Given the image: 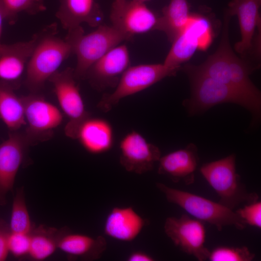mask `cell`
Segmentation results:
<instances>
[{
	"mask_svg": "<svg viewBox=\"0 0 261 261\" xmlns=\"http://www.w3.org/2000/svg\"><path fill=\"white\" fill-rule=\"evenodd\" d=\"M56 24L37 33L36 45L28 62L25 85L30 93H38L45 82L72 54L70 44L57 36Z\"/></svg>",
	"mask_w": 261,
	"mask_h": 261,
	"instance_id": "obj_1",
	"label": "cell"
},
{
	"mask_svg": "<svg viewBox=\"0 0 261 261\" xmlns=\"http://www.w3.org/2000/svg\"><path fill=\"white\" fill-rule=\"evenodd\" d=\"M156 187L169 203L180 206L195 218L214 225L219 231L227 226H233L238 230L246 227V224L235 212L218 202L161 183H157Z\"/></svg>",
	"mask_w": 261,
	"mask_h": 261,
	"instance_id": "obj_5",
	"label": "cell"
},
{
	"mask_svg": "<svg viewBox=\"0 0 261 261\" xmlns=\"http://www.w3.org/2000/svg\"><path fill=\"white\" fill-rule=\"evenodd\" d=\"M21 97L27 125L24 132L31 145L51 138L54 130L62 123L61 112L38 93Z\"/></svg>",
	"mask_w": 261,
	"mask_h": 261,
	"instance_id": "obj_9",
	"label": "cell"
},
{
	"mask_svg": "<svg viewBox=\"0 0 261 261\" xmlns=\"http://www.w3.org/2000/svg\"><path fill=\"white\" fill-rule=\"evenodd\" d=\"M130 63L127 46L119 44L93 63L87 70L85 79L98 91L115 88Z\"/></svg>",
	"mask_w": 261,
	"mask_h": 261,
	"instance_id": "obj_13",
	"label": "cell"
},
{
	"mask_svg": "<svg viewBox=\"0 0 261 261\" xmlns=\"http://www.w3.org/2000/svg\"><path fill=\"white\" fill-rule=\"evenodd\" d=\"M164 232L175 246L199 261L208 259L209 250L205 246L206 230L204 222L186 214L179 218H167Z\"/></svg>",
	"mask_w": 261,
	"mask_h": 261,
	"instance_id": "obj_10",
	"label": "cell"
},
{
	"mask_svg": "<svg viewBox=\"0 0 261 261\" xmlns=\"http://www.w3.org/2000/svg\"><path fill=\"white\" fill-rule=\"evenodd\" d=\"M246 225L261 228V202L246 203L243 207L235 211Z\"/></svg>",
	"mask_w": 261,
	"mask_h": 261,
	"instance_id": "obj_29",
	"label": "cell"
},
{
	"mask_svg": "<svg viewBox=\"0 0 261 261\" xmlns=\"http://www.w3.org/2000/svg\"><path fill=\"white\" fill-rule=\"evenodd\" d=\"M11 85L0 81V119L9 131L18 130L26 124L22 97Z\"/></svg>",
	"mask_w": 261,
	"mask_h": 261,
	"instance_id": "obj_22",
	"label": "cell"
},
{
	"mask_svg": "<svg viewBox=\"0 0 261 261\" xmlns=\"http://www.w3.org/2000/svg\"><path fill=\"white\" fill-rule=\"evenodd\" d=\"M56 16L67 31L83 23L97 27L102 24L104 17L96 0H60Z\"/></svg>",
	"mask_w": 261,
	"mask_h": 261,
	"instance_id": "obj_17",
	"label": "cell"
},
{
	"mask_svg": "<svg viewBox=\"0 0 261 261\" xmlns=\"http://www.w3.org/2000/svg\"><path fill=\"white\" fill-rule=\"evenodd\" d=\"M76 80L74 69L70 67L58 71L48 79L53 86L62 111L68 118L64 128L65 134L72 139H76L82 125L90 117Z\"/></svg>",
	"mask_w": 261,
	"mask_h": 261,
	"instance_id": "obj_7",
	"label": "cell"
},
{
	"mask_svg": "<svg viewBox=\"0 0 261 261\" xmlns=\"http://www.w3.org/2000/svg\"><path fill=\"white\" fill-rule=\"evenodd\" d=\"M176 72L163 63L130 66L122 74L114 91L104 94L97 107L103 112H108L123 98L144 90Z\"/></svg>",
	"mask_w": 261,
	"mask_h": 261,
	"instance_id": "obj_6",
	"label": "cell"
},
{
	"mask_svg": "<svg viewBox=\"0 0 261 261\" xmlns=\"http://www.w3.org/2000/svg\"><path fill=\"white\" fill-rule=\"evenodd\" d=\"M136 0V1H140V2L145 3L146 1H148V0Z\"/></svg>",
	"mask_w": 261,
	"mask_h": 261,
	"instance_id": "obj_33",
	"label": "cell"
},
{
	"mask_svg": "<svg viewBox=\"0 0 261 261\" xmlns=\"http://www.w3.org/2000/svg\"><path fill=\"white\" fill-rule=\"evenodd\" d=\"M190 14L187 0H170L158 18L155 29L165 33L172 42L184 28Z\"/></svg>",
	"mask_w": 261,
	"mask_h": 261,
	"instance_id": "obj_23",
	"label": "cell"
},
{
	"mask_svg": "<svg viewBox=\"0 0 261 261\" xmlns=\"http://www.w3.org/2000/svg\"><path fill=\"white\" fill-rule=\"evenodd\" d=\"M107 247V242L102 236L95 237L72 233L68 229L61 235L58 248L71 257L87 260L99 259Z\"/></svg>",
	"mask_w": 261,
	"mask_h": 261,
	"instance_id": "obj_20",
	"label": "cell"
},
{
	"mask_svg": "<svg viewBox=\"0 0 261 261\" xmlns=\"http://www.w3.org/2000/svg\"><path fill=\"white\" fill-rule=\"evenodd\" d=\"M212 39L208 19L199 14H190L184 28L172 42L163 64L177 71L181 64L189 60L197 49H207Z\"/></svg>",
	"mask_w": 261,
	"mask_h": 261,
	"instance_id": "obj_8",
	"label": "cell"
},
{
	"mask_svg": "<svg viewBox=\"0 0 261 261\" xmlns=\"http://www.w3.org/2000/svg\"><path fill=\"white\" fill-rule=\"evenodd\" d=\"M95 30L85 34L81 26L68 30L65 39L76 56L74 69L76 79H85L90 66L113 48L130 39L112 25H99Z\"/></svg>",
	"mask_w": 261,
	"mask_h": 261,
	"instance_id": "obj_3",
	"label": "cell"
},
{
	"mask_svg": "<svg viewBox=\"0 0 261 261\" xmlns=\"http://www.w3.org/2000/svg\"><path fill=\"white\" fill-rule=\"evenodd\" d=\"M158 18L144 2L114 0L111 4V25L130 40L135 35L155 30Z\"/></svg>",
	"mask_w": 261,
	"mask_h": 261,
	"instance_id": "obj_11",
	"label": "cell"
},
{
	"mask_svg": "<svg viewBox=\"0 0 261 261\" xmlns=\"http://www.w3.org/2000/svg\"><path fill=\"white\" fill-rule=\"evenodd\" d=\"M199 160L197 146L190 143L184 148L161 157L158 161V172L174 183L182 182L189 185L195 181Z\"/></svg>",
	"mask_w": 261,
	"mask_h": 261,
	"instance_id": "obj_16",
	"label": "cell"
},
{
	"mask_svg": "<svg viewBox=\"0 0 261 261\" xmlns=\"http://www.w3.org/2000/svg\"><path fill=\"white\" fill-rule=\"evenodd\" d=\"M119 161L127 171L143 174L153 169L161 157L156 145L148 143L139 133L132 131L127 134L120 144Z\"/></svg>",
	"mask_w": 261,
	"mask_h": 261,
	"instance_id": "obj_14",
	"label": "cell"
},
{
	"mask_svg": "<svg viewBox=\"0 0 261 261\" xmlns=\"http://www.w3.org/2000/svg\"><path fill=\"white\" fill-rule=\"evenodd\" d=\"M145 224V220L132 207H115L106 218L103 231L111 238L130 242L139 235Z\"/></svg>",
	"mask_w": 261,
	"mask_h": 261,
	"instance_id": "obj_18",
	"label": "cell"
},
{
	"mask_svg": "<svg viewBox=\"0 0 261 261\" xmlns=\"http://www.w3.org/2000/svg\"><path fill=\"white\" fill-rule=\"evenodd\" d=\"M37 38V33L27 41L8 44L0 43V81L17 88Z\"/></svg>",
	"mask_w": 261,
	"mask_h": 261,
	"instance_id": "obj_15",
	"label": "cell"
},
{
	"mask_svg": "<svg viewBox=\"0 0 261 261\" xmlns=\"http://www.w3.org/2000/svg\"><path fill=\"white\" fill-rule=\"evenodd\" d=\"M261 0H232L227 13L238 17L241 41L235 45L236 51L244 54L251 47L253 35L257 27L261 25L259 8Z\"/></svg>",
	"mask_w": 261,
	"mask_h": 261,
	"instance_id": "obj_19",
	"label": "cell"
},
{
	"mask_svg": "<svg viewBox=\"0 0 261 261\" xmlns=\"http://www.w3.org/2000/svg\"><path fill=\"white\" fill-rule=\"evenodd\" d=\"M30 244L29 233L11 231L8 239L9 251L14 257L21 258L29 255Z\"/></svg>",
	"mask_w": 261,
	"mask_h": 261,
	"instance_id": "obj_28",
	"label": "cell"
},
{
	"mask_svg": "<svg viewBox=\"0 0 261 261\" xmlns=\"http://www.w3.org/2000/svg\"><path fill=\"white\" fill-rule=\"evenodd\" d=\"M10 232L9 225L0 218V261L6 260L9 253L8 239Z\"/></svg>",
	"mask_w": 261,
	"mask_h": 261,
	"instance_id": "obj_30",
	"label": "cell"
},
{
	"mask_svg": "<svg viewBox=\"0 0 261 261\" xmlns=\"http://www.w3.org/2000/svg\"><path fill=\"white\" fill-rule=\"evenodd\" d=\"M200 171L218 195V203L228 208L233 210L242 203H249L259 200L258 194L248 192L241 182L236 172L235 154L204 163Z\"/></svg>",
	"mask_w": 261,
	"mask_h": 261,
	"instance_id": "obj_4",
	"label": "cell"
},
{
	"mask_svg": "<svg viewBox=\"0 0 261 261\" xmlns=\"http://www.w3.org/2000/svg\"><path fill=\"white\" fill-rule=\"evenodd\" d=\"M66 229L58 230L44 225L33 227L30 232L29 255L32 259L40 261L49 257L58 248L59 240Z\"/></svg>",
	"mask_w": 261,
	"mask_h": 261,
	"instance_id": "obj_24",
	"label": "cell"
},
{
	"mask_svg": "<svg viewBox=\"0 0 261 261\" xmlns=\"http://www.w3.org/2000/svg\"><path fill=\"white\" fill-rule=\"evenodd\" d=\"M30 146L24 132L19 130L9 131L7 139L0 144V206L7 203V195L13 190Z\"/></svg>",
	"mask_w": 261,
	"mask_h": 261,
	"instance_id": "obj_12",
	"label": "cell"
},
{
	"mask_svg": "<svg viewBox=\"0 0 261 261\" xmlns=\"http://www.w3.org/2000/svg\"><path fill=\"white\" fill-rule=\"evenodd\" d=\"M128 261H153V258L146 253L141 251L131 252L127 257Z\"/></svg>",
	"mask_w": 261,
	"mask_h": 261,
	"instance_id": "obj_31",
	"label": "cell"
},
{
	"mask_svg": "<svg viewBox=\"0 0 261 261\" xmlns=\"http://www.w3.org/2000/svg\"><path fill=\"white\" fill-rule=\"evenodd\" d=\"M76 139L88 152L98 154L109 150L113 144V131L106 121L89 117L80 127Z\"/></svg>",
	"mask_w": 261,
	"mask_h": 261,
	"instance_id": "obj_21",
	"label": "cell"
},
{
	"mask_svg": "<svg viewBox=\"0 0 261 261\" xmlns=\"http://www.w3.org/2000/svg\"><path fill=\"white\" fill-rule=\"evenodd\" d=\"M9 225L11 231L14 232L29 233L33 228L23 188L17 189L14 196Z\"/></svg>",
	"mask_w": 261,
	"mask_h": 261,
	"instance_id": "obj_25",
	"label": "cell"
},
{
	"mask_svg": "<svg viewBox=\"0 0 261 261\" xmlns=\"http://www.w3.org/2000/svg\"><path fill=\"white\" fill-rule=\"evenodd\" d=\"M7 14V21L14 24L20 12L34 15L46 9L44 0H1Z\"/></svg>",
	"mask_w": 261,
	"mask_h": 261,
	"instance_id": "obj_26",
	"label": "cell"
},
{
	"mask_svg": "<svg viewBox=\"0 0 261 261\" xmlns=\"http://www.w3.org/2000/svg\"><path fill=\"white\" fill-rule=\"evenodd\" d=\"M4 20H7V14L1 0H0V39L2 33L3 22Z\"/></svg>",
	"mask_w": 261,
	"mask_h": 261,
	"instance_id": "obj_32",
	"label": "cell"
},
{
	"mask_svg": "<svg viewBox=\"0 0 261 261\" xmlns=\"http://www.w3.org/2000/svg\"><path fill=\"white\" fill-rule=\"evenodd\" d=\"M185 72L189 77L191 93L189 98L185 100L183 104L189 115L201 114L219 104L232 103L250 112L252 124L259 122L261 104L228 85L203 74L187 70Z\"/></svg>",
	"mask_w": 261,
	"mask_h": 261,
	"instance_id": "obj_2",
	"label": "cell"
},
{
	"mask_svg": "<svg viewBox=\"0 0 261 261\" xmlns=\"http://www.w3.org/2000/svg\"><path fill=\"white\" fill-rule=\"evenodd\" d=\"M255 256L245 246H220L210 252L208 259L211 261H251L253 260Z\"/></svg>",
	"mask_w": 261,
	"mask_h": 261,
	"instance_id": "obj_27",
	"label": "cell"
}]
</instances>
